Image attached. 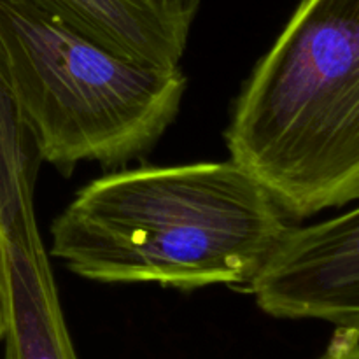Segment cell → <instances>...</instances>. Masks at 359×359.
I'll return each mask as SVG.
<instances>
[{"label": "cell", "mask_w": 359, "mask_h": 359, "mask_svg": "<svg viewBox=\"0 0 359 359\" xmlns=\"http://www.w3.org/2000/svg\"><path fill=\"white\" fill-rule=\"evenodd\" d=\"M248 290L270 318L359 328V210L309 226L286 224Z\"/></svg>", "instance_id": "obj_4"}, {"label": "cell", "mask_w": 359, "mask_h": 359, "mask_svg": "<svg viewBox=\"0 0 359 359\" xmlns=\"http://www.w3.org/2000/svg\"><path fill=\"white\" fill-rule=\"evenodd\" d=\"M286 224L231 160L140 165L81 188L49 228L48 255L100 284L248 287Z\"/></svg>", "instance_id": "obj_1"}, {"label": "cell", "mask_w": 359, "mask_h": 359, "mask_svg": "<svg viewBox=\"0 0 359 359\" xmlns=\"http://www.w3.org/2000/svg\"><path fill=\"white\" fill-rule=\"evenodd\" d=\"M44 163L0 58V230L7 241L42 245L35 184Z\"/></svg>", "instance_id": "obj_7"}, {"label": "cell", "mask_w": 359, "mask_h": 359, "mask_svg": "<svg viewBox=\"0 0 359 359\" xmlns=\"http://www.w3.org/2000/svg\"><path fill=\"white\" fill-rule=\"evenodd\" d=\"M4 359H79L48 251L4 237Z\"/></svg>", "instance_id": "obj_6"}, {"label": "cell", "mask_w": 359, "mask_h": 359, "mask_svg": "<svg viewBox=\"0 0 359 359\" xmlns=\"http://www.w3.org/2000/svg\"><path fill=\"white\" fill-rule=\"evenodd\" d=\"M230 160L293 219L359 198V0H302L242 86Z\"/></svg>", "instance_id": "obj_2"}, {"label": "cell", "mask_w": 359, "mask_h": 359, "mask_svg": "<svg viewBox=\"0 0 359 359\" xmlns=\"http://www.w3.org/2000/svg\"><path fill=\"white\" fill-rule=\"evenodd\" d=\"M6 290H4V235L0 230V342L4 337V326H6Z\"/></svg>", "instance_id": "obj_9"}, {"label": "cell", "mask_w": 359, "mask_h": 359, "mask_svg": "<svg viewBox=\"0 0 359 359\" xmlns=\"http://www.w3.org/2000/svg\"><path fill=\"white\" fill-rule=\"evenodd\" d=\"M318 359H359V328H335L325 353Z\"/></svg>", "instance_id": "obj_8"}, {"label": "cell", "mask_w": 359, "mask_h": 359, "mask_svg": "<svg viewBox=\"0 0 359 359\" xmlns=\"http://www.w3.org/2000/svg\"><path fill=\"white\" fill-rule=\"evenodd\" d=\"M0 58L42 161L69 177L83 161L125 168L154 149L181 111V67L140 65L30 0H0Z\"/></svg>", "instance_id": "obj_3"}, {"label": "cell", "mask_w": 359, "mask_h": 359, "mask_svg": "<svg viewBox=\"0 0 359 359\" xmlns=\"http://www.w3.org/2000/svg\"><path fill=\"white\" fill-rule=\"evenodd\" d=\"M90 41L132 62L175 69L202 0H30Z\"/></svg>", "instance_id": "obj_5"}]
</instances>
